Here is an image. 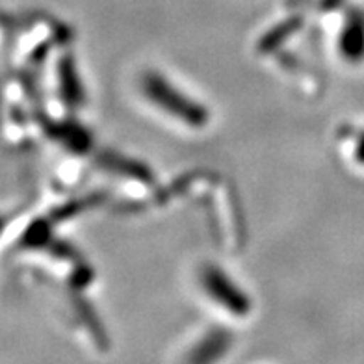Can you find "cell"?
<instances>
[{
	"mask_svg": "<svg viewBox=\"0 0 364 364\" xmlns=\"http://www.w3.org/2000/svg\"><path fill=\"white\" fill-rule=\"evenodd\" d=\"M201 281L205 292L214 301L220 303L223 309L230 311L232 314H247L250 312V297L232 283V279L227 277L223 269L216 268V266H206L203 269Z\"/></svg>",
	"mask_w": 364,
	"mask_h": 364,
	"instance_id": "obj_2",
	"label": "cell"
},
{
	"mask_svg": "<svg viewBox=\"0 0 364 364\" xmlns=\"http://www.w3.org/2000/svg\"><path fill=\"white\" fill-rule=\"evenodd\" d=\"M338 2H341V0H327V4H333V6L338 4Z\"/></svg>",
	"mask_w": 364,
	"mask_h": 364,
	"instance_id": "obj_4",
	"label": "cell"
},
{
	"mask_svg": "<svg viewBox=\"0 0 364 364\" xmlns=\"http://www.w3.org/2000/svg\"><path fill=\"white\" fill-rule=\"evenodd\" d=\"M141 87H144V93L149 101L182 123H186L193 129H201L208 121V112L205 106L192 101L186 93L177 90L171 82L166 80L159 73H147L141 80Z\"/></svg>",
	"mask_w": 364,
	"mask_h": 364,
	"instance_id": "obj_1",
	"label": "cell"
},
{
	"mask_svg": "<svg viewBox=\"0 0 364 364\" xmlns=\"http://www.w3.org/2000/svg\"><path fill=\"white\" fill-rule=\"evenodd\" d=\"M338 50L346 62H364V14L351 11L338 38Z\"/></svg>",
	"mask_w": 364,
	"mask_h": 364,
	"instance_id": "obj_3",
	"label": "cell"
}]
</instances>
